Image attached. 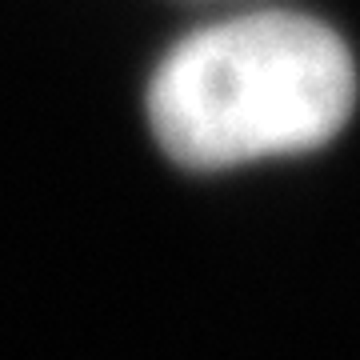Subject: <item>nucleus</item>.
<instances>
[{
	"label": "nucleus",
	"instance_id": "f257e3e1",
	"mask_svg": "<svg viewBox=\"0 0 360 360\" xmlns=\"http://www.w3.org/2000/svg\"><path fill=\"white\" fill-rule=\"evenodd\" d=\"M352 104L356 65L333 28L257 13L168 52L148 84V124L176 165L229 168L333 141Z\"/></svg>",
	"mask_w": 360,
	"mask_h": 360
}]
</instances>
